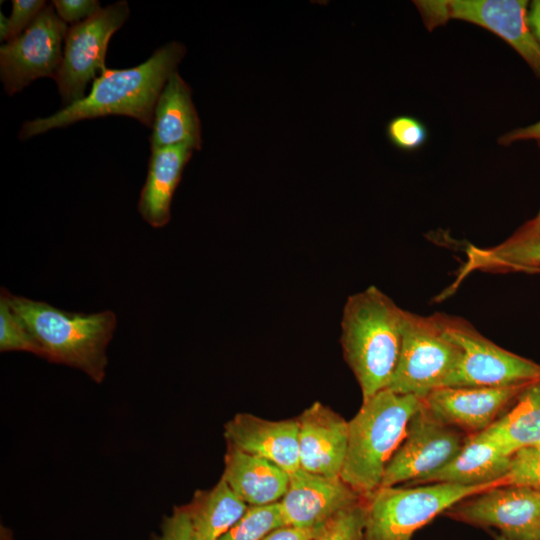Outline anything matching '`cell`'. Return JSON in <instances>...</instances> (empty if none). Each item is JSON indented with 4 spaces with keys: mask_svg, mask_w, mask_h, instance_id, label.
<instances>
[{
    "mask_svg": "<svg viewBox=\"0 0 540 540\" xmlns=\"http://www.w3.org/2000/svg\"><path fill=\"white\" fill-rule=\"evenodd\" d=\"M301 469L340 478L348 445V421L319 401L298 417Z\"/></svg>",
    "mask_w": 540,
    "mask_h": 540,
    "instance_id": "5bb4252c",
    "label": "cell"
},
{
    "mask_svg": "<svg viewBox=\"0 0 540 540\" xmlns=\"http://www.w3.org/2000/svg\"><path fill=\"white\" fill-rule=\"evenodd\" d=\"M221 478L248 505L279 502L289 485V473L267 459L227 446Z\"/></svg>",
    "mask_w": 540,
    "mask_h": 540,
    "instance_id": "d6986e66",
    "label": "cell"
},
{
    "mask_svg": "<svg viewBox=\"0 0 540 540\" xmlns=\"http://www.w3.org/2000/svg\"><path fill=\"white\" fill-rule=\"evenodd\" d=\"M192 152L186 145L151 150L138 211L153 228H162L170 221L173 195Z\"/></svg>",
    "mask_w": 540,
    "mask_h": 540,
    "instance_id": "ac0fdd59",
    "label": "cell"
},
{
    "mask_svg": "<svg viewBox=\"0 0 540 540\" xmlns=\"http://www.w3.org/2000/svg\"><path fill=\"white\" fill-rule=\"evenodd\" d=\"M51 4L58 17L71 25L88 19L101 9L97 0H53Z\"/></svg>",
    "mask_w": 540,
    "mask_h": 540,
    "instance_id": "4dcf8cb0",
    "label": "cell"
},
{
    "mask_svg": "<svg viewBox=\"0 0 540 540\" xmlns=\"http://www.w3.org/2000/svg\"><path fill=\"white\" fill-rule=\"evenodd\" d=\"M414 3L429 30L449 20L479 25L506 41L540 78V43L528 24V1L420 0Z\"/></svg>",
    "mask_w": 540,
    "mask_h": 540,
    "instance_id": "ba28073f",
    "label": "cell"
},
{
    "mask_svg": "<svg viewBox=\"0 0 540 540\" xmlns=\"http://www.w3.org/2000/svg\"><path fill=\"white\" fill-rule=\"evenodd\" d=\"M0 351H25L41 357L38 343L12 308L4 287L0 294Z\"/></svg>",
    "mask_w": 540,
    "mask_h": 540,
    "instance_id": "d4e9b609",
    "label": "cell"
},
{
    "mask_svg": "<svg viewBox=\"0 0 540 540\" xmlns=\"http://www.w3.org/2000/svg\"><path fill=\"white\" fill-rule=\"evenodd\" d=\"M528 24L533 35L540 43V0L531 2L528 10Z\"/></svg>",
    "mask_w": 540,
    "mask_h": 540,
    "instance_id": "836d02e7",
    "label": "cell"
},
{
    "mask_svg": "<svg viewBox=\"0 0 540 540\" xmlns=\"http://www.w3.org/2000/svg\"><path fill=\"white\" fill-rule=\"evenodd\" d=\"M287 525L279 502L249 506L244 515L219 540H262Z\"/></svg>",
    "mask_w": 540,
    "mask_h": 540,
    "instance_id": "cb8c5ba5",
    "label": "cell"
},
{
    "mask_svg": "<svg viewBox=\"0 0 540 540\" xmlns=\"http://www.w3.org/2000/svg\"><path fill=\"white\" fill-rule=\"evenodd\" d=\"M494 539H495V540H509V539H507V538L501 536L500 534H499V535H496V536L494 537Z\"/></svg>",
    "mask_w": 540,
    "mask_h": 540,
    "instance_id": "74e56055",
    "label": "cell"
},
{
    "mask_svg": "<svg viewBox=\"0 0 540 540\" xmlns=\"http://www.w3.org/2000/svg\"><path fill=\"white\" fill-rule=\"evenodd\" d=\"M186 52L178 42L158 48L143 63L125 69L106 68L80 101L43 118L26 121L19 138L26 140L51 129L110 115L134 118L151 128L157 99Z\"/></svg>",
    "mask_w": 540,
    "mask_h": 540,
    "instance_id": "6da1fadb",
    "label": "cell"
},
{
    "mask_svg": "<svg viewBox=\"0 0 540 540\" xmlns=\"http://www.w3.org/2000/svg\"><path fill=\"white\" fill-rule=\"evenodd\" d=\"M450 518L493 527L509 540H540V492L503 484L466 498L446 511Z\"/></svg>",
    "mask_w": 540,
    "mask_h": 540,
    "instance_id": "7c38bea8",
    "label": "cell"
},
{
    "mask_svg": "<svg viewBox=\"0 0 540 540\" xmlns=\"http://www.w3.org/2000/svg\"><path fill=\"white\" fill-rule=\"evenodd\" d=\"M422 398L384 389L362 402L348 421V445L340 478L362 497L376 491L403 441Z\"/></svg>",
    "mask_w": 540,
    "mask_h": 540,
    "instance_id": "277c9868",
    "label": "cell"
},
{
    "mask_svg": "<svg viewBox=\"0 0 540 540\" xmlns=\"http://www.w3.org/2000/svg\"><path fill=\"white\" fill-rule=\"evenodd\" d=\"M363 497L341 478H328L303 469L289 474V485L279 501L287 525L310 527L325 523Z\"/></svg>",
    "mask_w": 540,
    "mask_h": 540,
    "instance_id": "9a60e30c",
    "label": "cell"
},
{
    "mask_svg": "<svg viewBox=\"0 0 540 540\" xmlns=\"http://www.w3.org/2000/svg\"><path fill=\"white\" fill-rule=\"evenodd\" d=\"M433 483L379 487L365 497L363 540H411L414 533L460 501L491 487Z\"/></svg>",
    "mask_w": 540,
    "mask_h": 540,
    "instance_id": "5b68a950",
    "label": "cell"
},
{
    "mask_svg": "<svg viewBox=\"0 0 540 540\" xmlns=\"http://www.w3.org/2000/svg\"><path fill=\"white\" fill-rule=\"evenodd\" d=\"M10 33L9 18L0 13V40L8 41Z\"/></svg>",
    "mask_w": 540,
    "mask_h": 540,
    "instance_id": "e575fe53",
    "label": "cell"
},
{
    "mask_svg": "<svg viewBox=\"0 0 540 540\" xmlns=\"http://www.w3.org/2000/svg\"><path fill=\"white\" fill-rule=\"evenodd\" d=\"M530 384L441 387L431 391L422 400L427 410L438 420L473 434L488 428Z\"/></svg>",
    "mask_w": 540,
    "mask_h": 540,
    "instance_id": "4fadbf2b",
    "label": "cell"
},
{
    "mask_svg": "<svg viewBox=\"0 0 540 540\" xmlns=\"http://www.w3.org/2000/svg\"><path fill=\"white\" fill-rule=\"evenodd\" d=\"M186 145L202 146L201 124L191 98L189 85L177 71L165 83L154 108L151 125V150Z\"/></svg>",
    "mask_w": 540,
    "mask_h": 540,
    "instance_id": "e0dca14e",
    "label": "cell"
},
{
    "mask_svg": "<svg viewBox=\"0 0 540 540\" xmlns=\"http://www.w3.org/2000/svg\"><path fill=\"white\" fill-rule=\"evenodd\" d=\"M474 270L536 273L540 270V228L526 222L499 245L490 248L470 246L461 276Z\"/></svg>",
    "mask_w": 540,
    "mask_h": 540,
    "instance_id": "44dd1931",
    "label": "cell"
},
{
    "mask_svg": "<svg viewBox=\"0 0 540 540\" xmlns=\"http://www.w3.org/2000/svg\"><path fill=\"white\" fill-rule=\"evenodd\" d=\"M47 5L44 0H13L8 41L20 35Z\"/></svg>",
    "mask_w": 540,
    "mask_h": 540,
    "instance_id": "f546056e",
    "label": "cell"
},
{
    "mask_svg": "<svg viewBox=\"0 0 540 540\" xmlns=\"http://www.w3.org/2000/svg\"><path fill=\"white\" fill-rule=\"evenodd\" d=\"M533 139L540 141V121L532 125L507 132L499 138V143L502 145H509L517 141Z\"/></svg>",
    "mask_w": 540,
    "mask_h": 540,
    "instance_id": "d6a6232c",
    "label": "cell"
},
{
    "mask_svg": "<svg viewBox=\"0 0 540 540\" xmlns=\"http://www.w3.org/2000/svg\"><path fill=\"white\" fill-rule=\"evenodd\" d=\"M323 525L324 523L310 527L284 525L271 531L262 540H313Z\"/></svg>",
    "mask_w": 540,
    "mask_h": 540,
    "instance_id": "1f68e13d",
    "label": "cell"
},
{
    "mask_svg": "<svg viewBox=\"0 0 540 540\" xmlns=\"http://www.w3.org/2000/svg\"><path fill=\"white\" fill-rule=\"evenodd\" d=\"M7 296L38 343L41 358L77 368L96 383L103 381L108 364L106 348L117 323L114 312H69L46 302L12 295L8 290Z\"/></svg>",
    "mask_w": 540,
    "mask_h": 540,
    "instance_id": "3957f363",
    "label": "cell"
},
{
    "mask_svg": "<svg viewBox=\"0 0 540 540\" xmlns=\"http://www.w3.org/2000/svg\"><path fill=\"white\" fill-rule=\"evenodd\" d=\"M404 315L405 310L375 286L345 303L340 342L363 401L389 386L399 359Z\"/></svg>",
    "mask_w": 540,
    "mask_h": 540,
    "instance_id": "7a4b0ae2",
    "label": "cell"
},
{
    "mask_svg": "<svg viewBox=\"0 0 540 540\" xmlns=\"http://www.w3.org/2000/svg\"><path fill=\"white\" fill-rule=\"evenodd\" d=\"M389 140L402 150L420 148L427 139V129L418 119L411 116H397L387 125Z\"/></svg>",
    "mask_w": 540,
    "mask_h": 540,
    "instance_id": "83f0119b",
    "label": "cell"
},
{
    "mask_svg": "<svg viewBox=\"0 0 540 540\" xmlns=\"http://www.w3.org/2000/svg\"><path fill=\"white\" fill-rule=\"evenodd\" d=\"M480 433L509 457L540 445V380L530 384L508 412Z\"/></svg>",
    "mask_w": 540,
    "mask_h": 540,
    "instance_id": "7402d4cb",
    "label": "cell"
},
{
    "mask_svg": "<svg viewBox=\"0 0 540 540\" xmlns=\"http://www.w3.org/2000/svg\"><path fill=\"white\" fill-rule=\"evenodd\" d=\"M130 16L127 1L101 8L88 19L71 25L67 31L63 56L54 81L63 103L83 99L88 83L103 72L109 41Z\"/></svg>",
    "mask_w": 540,
    "mask_h": 540,
    "instance_id": "9c48e42d",
    "label": "cell"
},
{
    "mask_svg": "<svg viewBox=\"0 0 540 540\" xmlns=\"http://www.w3.org/2000/svg\"><path fill=\"white\" fill-rule=\"evenodd\" d=\"M151 540H193L192 528L185 506H175L170 515L163 518L160 532Z\"/></svg>",
    "mask_w": 540,
    "mask_h": 540,
    "instance_id": "f1b7e54d",
    "label": "cell"
},
{
    "mask_svg": "<svg viewBox=\"0 0 540 540\" xmlns=\"http://www.w3.org/2000/svg\"><path fill=\"white\" fill-rule=\"evenodd\" d=\"M511 457L503 454L480 432L465 437L462 449L443 468L409 484L417 486L433 483H454L460 485H483L502 483L506 476Z\"/></svg>",
    "mask_w": 540,
    "mask_h": 540,
    "instance_id": "ffe728a7",
    "label": "cell"
},
{
    "mask_svg": "<svg viewBox=\"0 0 540 540\" xmlns=\"http://www.w3.org/2000/svg\"><path fill=\"white\" fill-rule=\"evenodd\" d=\"M536 273H540V270H538Z\"/></svg>",
    "mask_w": 540,
    "mask_h": 540,
    "instance_id": "f35d334b",
    "label": "cell"
},
{
    "mask_svg": "<svg viewBox=\"0 0 540 540\" xmlns=\"http://www.w3.org/2000/svg\"><path fill=\"white\" fill-rule=\"evenodd\" d=\"M223 435L227 446L267 459L289 474L301 468L297 418L268 420L238 413L225 423Z\"/></svg>",
    "mask_w": 540,
    "mask_h": 540,
    "instance_id": "2e32d148",
    "label": "cell"
},
{
    "mask_svg": "<svg viewBox=\"0 0 540 540\" xmlns=\"http://www.w3.org/2000/svg\"><path fill=\"white\" fill-rule=\"evenodd\" d=\"M461 357V350L441 331L432 316L405 310L399 359L387 389L424 398L445 387Z\"/></svg>",
    "mask_w": 540,
    "mask_h": 540,
    "instance_id": "52a82bcc",
    "label": "cell"
},
{
    "mask_svg": "<svg viewBox=\"0 0 540 540\" xmlns=\"http://www.w3.org/2000/svg\"><path fill=\"white\" fill-rule=\"evenodd\" d=\"M503 482L540 492V445L527 447L515 453L511 457Z\"/></svg>",
    "mask_w": 540,
    "mask_h": 540,
    "instance_id": "4316f807",
    "label": "cell"
},
{
    "mask_svg": "<svg viewBox=\"0 0 540 540\" xmlns=\"http://www.w3.org/2000/svg\"><path fill=\"white\" fill-rule=\"evenodd\" d=\"M68 29L48 4L20 35L1 45L0 78L8 95L21 92L38 78L54 79Z\"/></svg>",
    "mask_w": 540,
    "mask_h": 540,
    "instance_id": "30bf717a",
    "label": "cell"
},
{
    "mask_svg": "<svg viewBox=\"0 0 540 540\" xmlns=\"http://www.w3.org/2000/svg\"><path fill=\"white\" fill-rule=\"evenodd\" d=\"M184 506L193 540H219L249 507L222 478L210 489L197 490Z\"/></svg>",
    "mask_w": 540,
    "mask_h": 540,
    "instance_id": "603a6c76",
    "label": "cell"
},
{
    "mask_svg": "<svg viewBox=\"0 0 540 540\" xmlns=\"http://www.w3.org/2000/svg\"><path fill=\"white\" fill-rule=\"evenodd\" d=\"M540 147V141H538ZM529 225L540 228V210L532 220L527 222Z\"/></svg>",
    "mask_w": 540,
    "mask_h": 540,
    "instance_id": "8d00e7d4",
    "label": "cell"
},
{
    "mask_svg": "<svg viewBox=\"0 0 540 540\" xmlns=\"http://www.w3.org/2000/svg\"><path fill=\"white\" fill-rule=\"evenodd\" d=\"M0 540H13L12 531L4 526L0 528Z\"/></svg>",
    "mask_w": 540,
    "mask_h": 540,
    "instance_id": "d590c367",
    "label": "cell"
},
{
    "mask_svg": "<svg viewBox=\"0 0 540 540\" xmlns=\"http://www.w3.org/2000/svg\"><path fill=\"white\" fill-rule=\"evenodd\" d=\"M443 334L461 350L445 387H504L540 380V365L507 351L480 334L466 320L433 315Z\"/></svg>",
    "mask_w": 540,
    "mask_h": 540,
    "instance_id": "8992f818",
    "label": "cell"
},
{
    "mask_svg": "<svg viewBox=\"0 0 540 540\" xmlns=\"http://www.w3.org/2000/svg\"><path fill=\"white\" fill-rule=\"evenodd\" d=\"M365 498L327 520L313 540H363Z\"/></svg>",
    "mask_w": 540,
    "mask_h": 540,
    "instance_id": "484cf974",
    "label": "cell"
},
{
    "mask_svg": "<svg viewBox=\"0 0 540 540\" xmlns=\"http://www.w3.org/2000/svg\"><path fill=\"white\" fill-rule=\"evenodd\" d=\"M465 437L424 406L409 421L407 433L388 462L380 487L413 482L443 468L463 447Z\"/></svg>",
    "mask_w": 540,
    "mask_h": 540,
    "instance_id": "8fae6325",
    "label": "cell"
}]
</instances>
